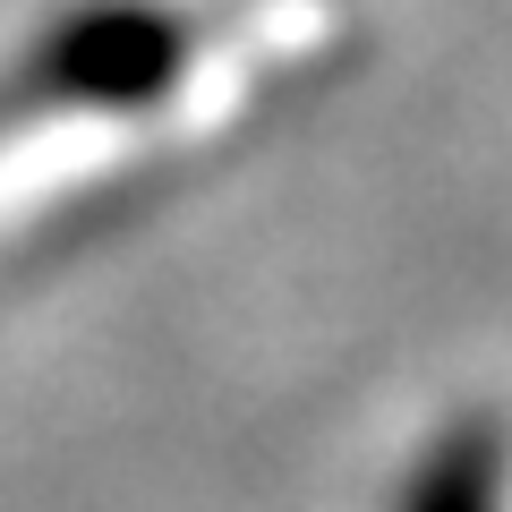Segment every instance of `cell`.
I'll list each match as a JSON object with an SVG mask.
<instances>
[{
	"label": "cell",
	"mask_w": 512,
	"mask_h": 512,
	"mask_svg": "<svg viewBox=\"0 0 512 512\" xmlns=\"http://www.w3.org/2000/svg\"><path fill=\"white\" fill-rule=\"evenodd\" d=\"M188 43H180V18L163 9H137V0H111V9H86L52 35L43 52V86L69 94L86 111H137L180 77Z\"/></svg>",
	"instance_id": "cell-1"
},
{
	"label": "cell",
	"mask_w": 512,
	"mask_h": 512,
	"mask_svg": "<svg viewBox=\"0 0 512 512\" xmlns=\"http://www.w3.org/2000/svg\"><path fill=\"white\" fill-rule=\"evenodd\" d=\"M393 512H512V453L495 419H453L410 461Z\"/></svg>",
	"instance_id": "cell-2"
}]
</instances>
